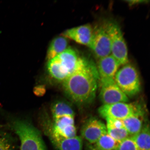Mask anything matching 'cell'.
<instances>
[{"instance_id":"cell-2","label":"cell","mask_w":150,"mask_h":150,"mask_svg":"<svg viewBox=\"0 0 150 150\" xmlns=\"http://www.w3.org/2000/svg\"><path fill=\"white\" fill-rule=\"evenodd\" d=\"M51 110L53 123L49 134L66 138L77 136L74 112L70 105L59 101L54 103Z\"/></svg>"},{"instance_id":"cell-17","label":"cell","mask_w":150,"mask_h":150,"mask_svg":"<svg viewBox=\"0 0 150 150\" xmlns=\"http://www.w3.org/2000/svg\"><path fill=\"white\" fill-rule=\"evenodd\" d=\"M131 137L139 150H150V127L149 125H144L141 131Z\"/></svg>"},{"instance_id":"cell-22","label":"cell","mask_w":150,"mask_h":150,"mask_svg":"<svg viewBox=\"0 0 150 150\" xmlns=\"http://www.w3.org/2000/svg\"><path fill=\"white\" fill-rule=\"evenodd\" d=\"M86 150H100L97 149L93 145V144H90L88 145L86 148Z\"/></svg>"},{"instance_id":"cell-18","label":"cell","mask_w":150,"mask_h":150,"mask_svg":"<svg viewBox=\"0 0 150 150\" xmlns=\"http://www.w3.org/2000/svg\"><path fill=\"white\" fill-rule=\"evenodd\" d=\"M119 143L120 142L114 139L107 132L101 136L93 145L100 150H115Z\"/></svg>"},{"instance_id":"cell-6","label":"cell","mask_w":150,"mask_h":150,"mask_svg":"<svg viewBox=\"0 0 150 150\" xmlns=\"http://www.w3.org/2000/svg\"><path fill=\"white\" fill-rule=\"evenodd\" d=\"M109 36L111 54L117 60L120 65L128 63L127 47L120 26L112 21L104 24Z\"/></svg>"},{"instance_id":"cell-20","label":"cell","mask_w":150,"mask_h":150,"mask_svg":"<svg viewBox=\"0 0 150 150\" xmlns=\"http://www.w3.org/2000/svg\"><path fill=\"white\" fill-rule=\"evenodd\" d=\"M115 150H139L134 140L131 137L125 139L120 142Z\"/></svg>"},{"instance_id":"cell-8","label":"cell","mask_w":150,"mask_h":150,"mask_svg":"<svg viewBox=\"0 0 150 150\" xmlns=\"http://www.w3.org/2000/svg\"><path fill=\"white\" fill-rule=\"evenodd\" d=\"M89 47L99 59L111 55L110 37L104 24L93 28Z\"/></svg>"},{"instance_id":"cell-14","label":"cell","mask_w":150,"mask_h":150,"mask_svg":"<svg viewBox=\"0 0 150 150\" xmlns=\"http://www.w3.org/2000/svg\"><path fill=\"white\" fill-rule=\"evenodd\" d=\"M144 112L139 106L133 115L122 121L129 136L132 137L141 131L144 126Z\"/></svg>"},{"instance_id":"cell-13","label":"cell","mask_w":150,"mask_h":150,"mask_svg":"<svg viewBox=\"0 0 150 150\" xmlns=\"http://www.w3.org/2000/svg\"><path fill=\"white\" fill-rule=\"evenodd\" d=\"M49 137L56 150H82L83 141L81 136L66 138L49 134Z\"/></svg>"},{"instance_id":"cell-15","label":"cell","mask_w":150,"mask_h":150,"mask_svg":"<svg viewBox=\"0 0 150 150\" xmlns=\"http://www.w3.org/2000/svg\"><path fill=\"white\" fill-rule=\"evenodd\" d=\"M105 120L107 132L114 139L120 142L129 137L122 120L111 119Z\"/></svg>"},{"instance_id":"cell-4","label":"cell","mask_w":150,"mask_h":150,"mask_svg":"<svg viewBox=\"0 0 150 150\" xmlns=\"http://www.w3.org/2000/svg\"><path fill=\"white\" fill-rule=\"evenodd\" d=\"M13 125L20 140V150H47L40 133L32 125L22 121Z\"/></svg>"},{"instance_id":"cell-1","label":"cell","mask_w":150,"mask_h":150,"mask_svg":"<svg viewBox=\"0 0 150 150\" xmlns=\"http://www.w3.org/2000/svg\"><path fill=\"white\" fill-rule=\"evenodd\" d=\"M99 77L93 62L82 57L79 64L72 74L63 82L65 93L73 102L87 104L94 99Z\"/></svg>"},{"instance_id":"cell-7","label":"cell","mask_w":150,"mask_h":150,"mask_svg":"<svg viewBox=\"0 0 150 150\" xmlns=\"http://www.w3.org/2000/svg\"><path fill=\"white\" fill-rule=\"evenodd\" d=\"M139 107L132 103L122 102L103 105L99 108L98 112L105 119L123 120L133 115Z\"/></svg>"},{"instance_id":"cell-19","label":"cell","mask_w":150,"mask_h":150,"mask_svg":"<svg viewBox=\"0 0 150 150\" xmlns=\"http://www.w3.org/2000/svg\"><path fill=\"white\" fill-rule=\"evenodd\" d=\"M11 139L6 133L0 129V150H13Z\"/></svg>"},{"instance_id":"cell-12","label":"cell","mask_w":150,"mask_h":150,"mask_svg":"<svg viewBox=\"0 0 150 150\" xmlns=\"http://www.w3.org/2000/svg\"><path fill=\"white\" fill-rule=\"evenodd\" d=\"M93 31V28L92 26L87 24L67 30L62 35L78 44L89 47Z\"/></svg>"},{"instance_id":"cell-5","label":"cell","mask_w":150,"mask_h":150,"mask_svg":"<svg viewBox=\"0 0 150 150\" xmlns=\"http://www.w3.org/2000/svg\"><path fill=\"white\" fill-rule=\"evenodd\" d=\"M114 80L127 97L134 96L140 91V82L138 72L130 64H126L117 70Z\"/></svg>"},{"instance_id":"cell-9","label":"cell","mask_w":150,"mask_h":150,"mask_svg":"<svg viewBox=\"0 0 150 150\" xmlns=\"http://www.w3.org/2000/svg\"><path fill=\"white\" fill-rule=\"evenodd\" d=\"M100 81L99 95L103 105L128 102V97L118 87L114 79Z\"/></svg>"},{"instance_id":"cell-3","label":"cell","mask_w":150,"mask_h":150,"mask_svg":"<svg viewBox=\"0 0 150 150\" xmlns=\"http://www.w3.org/2000/svg\"><path fill=\"white\" fill-rule=\"evenodd\" d=\"M82 57L70 47L53 59L48 61L47 69L52 78L63 82L79 65Z\"/></svg>"},{"instance_id":"cell-16","label":"cell","mask_w":150,"mask_h":150,"mask_svg":"<svg viewBox=\"0 0 150 150\" xmlns=\"http://www.w3.org/2000/svg\"><path fill=\"white\" fill-rule=\"evenodd\" d=\"M67 38L63 36L56 37L50 43L47 52L48 61L53 59L68 48Z\"/></svg>"},{"instance_id":"cell-11","label":"cell","mask_w":150,"mask_h":150,"mask_svg":"<svg viewBox=\"0 0 150 150\" xmlns=\"http://www.w3.org/2000/svg\"><path fill=\"white\" fill-rule=\"evenodd\" d=\"M121 66L111 54L99 59L97 69L99 80L106 81L114 79L118 68Z\"/></svg>"},{"instance_id":"cell-10","label":"cell","mask_w":150,"mask_h":150,"mask_svg":"<svg viewBox=\"0 0 150 150\" xmlns=\"http://www.w3.org/2000/svg\"><path fill=\"white\" fill-rule=\"evenodd\" d=\"M82 138L87 140L90 144H93L103 134L107 133L106 125L103 122L95 117L90 118L82 126Z\"/></svg>"},{"instance_id":"cell-21","label":"cell","mask_w":150,"mask_h":150,"mask_svg":"<svg viewBox=\"0 0 150 150\" xmlns=\"http://www.w3.org/2000/svg\"><path fill=\"white\" fill-rule=\"evenodd\" d=\"M130 6H133L136 5L142 4L147 3L148 1H141V0H134V1H125Z\"/></svg>"}]
</instances>
